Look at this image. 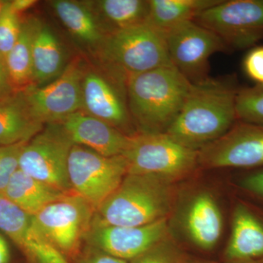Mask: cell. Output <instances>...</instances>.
<instances>
[{
	"instance_id": "33",
	"label": "cell",
	"mask_w": 263,
	"mask_h": 263,
	"mask_svg": "<svg viewBox=\"0 0 263 263\" xmlns=\"http://www.w3.org/2000/svg\"><path fill=\"white\" fill-rule=\"evenodd\" d=\"M15 92L10 86L4 60L0 58V96Z\"/></svg>"
},
{
	"instance_id": "2",
	"label": "cell",
	"mask_w": 263,
	"mask_h": 263,
	"mask_svg": "<svg viewBox=\"0 0 263 263\" xmlns=\"http://www.w3.org/2000/svg\"><path fill=\"white\" fill-rule=\"evenodd\" d=\"M191 86L172 65L129 76L128 107L139 133H165L181 111Z\"/></svg>"
},
{
	"instance_id": "10",
	"label": "cell",
	"mask_w": 263,
	"mask_h": 263,
	"mask_svg": "<svg viewBox=\"0 0 263 263\" xmlns=\"http://www.w3.org/2000/svg\"><path fill=\"white\" fill-rule=\"evenodd\" d=\"M85 70L82 59L75 57L55 80L22 91L33 118L44 125L60 123L71 114L83 110Z\"/></svg>"
},
{
	"instance_id": "30",
	"label": "cell",
	"mask_w": 263,
	"mask_h": 263,
	"mask_svg": "<svg viewBox=\"0 0 263 263\" xmlns=\"http://www.w3.org/2000/svg\"><path fill=\"white\" fill-rule=\"evenodd\" d=\"M242 66L249 79L257 86H263V46H256L249 49Z\"/></svg>"
},
{
	"instance_id": "27",
	"label": "cell",
	"mask_w": 263,
	"mask_h": 263,
	"mask_svg": "<svg viewBox=\"0 0 263 263\" xmlns=\"http://www.w3.org/2000/svg\"><path fill=\"white\" fill-rule=\"evenodd\" d=\"M21 26L20 15L12 9L8 1L0 18V58L4 62L18 41Z\"/></svg>"
},
{
	"instance_id": "34",
	"label": "cell",
	"mask_w": 263,
	"mask_h": 263,
	"mask_svg": "<svg viewBox=\"0 0 263 263\" xmlns=\"http://www.w3.org/2000/svg\"><path fill=\"white\" fill-rule=\"evenodd\" d=\"M37 3L35 0H14L10 1V6L12 9L20 15L21 13L32 8Z\"/></svg>"
},
{
	"instance_id": "29",
	"label": "cell",
	"mask_w": 263,
	"mask_h": 263,
	"mask_svg": "<svg viewBox=\"0 0 263 263\" xmlns=\"http://www.w3.org/2000/svg\"><path fill=\"white\" fill-rule=\"evenodd\" d=\"M29 141L0 146V195L4 193L10 178L19 168L21 152Z\"/></svg>"
},
{
	"instance_id": "15",
	"label": "cell",
	"mask_w": 263,
	"mask_h": 263,
	"mask_svg": "<svg viewBox=\"0 0 263 263\" xmlns=\"http://www.w3.org/2000/svg\"><path fill=\"white\" fill-rule=\"evenodd\" d=\"M0 230L23 250L31 263H70L40 231L32 216L14 204L0 209Z\"/></svg>"
},
{
	"instance_id": "38",
	"label": "cell",
	"mask_w": 263,
	"mask_h": 263,
	"mask_svg": "<svg viewBox=\"0 0 263 263\" xmlns=\"http://www.w3.org/2000/svg\"><path fill=\"white\" fill-rule=\"evenodd\" d=\"M226 263H263V260L240 261V262H232Z\"/></svg>"
},
{
	"instance_id": "37",
	"label": "cell",
	"mask_w": 263,
	"mask_h": 263,
	"mask_svg": "<svg viewBox=\"0 0 263 263\" xmlns=\"http://www.w3.org/2000/svg\"><path fill=\"white\" fill-rule=\"evenodd\" d=\"M8 1H4V0H0V18H1L2 13H3V9H4L5 5H6Z\"/></svg>"
},
{
	"instance_id": "6",
	"label": "cell",
	"mask_w": 263,
	"mask_h": 263,
	"mask_svg": "<svg viewBox=\"0 0 263 263\" xmlns=\"http://www.w3.org/2000/svg\"><path fill=\"white\" fill-rule=\"evenodd\" d=\"M72 146L73 143L61 124H46L24 146L19 157V169L60 191L72 193L68 175Z\"/></svg>"
},
{
	"instance_id": "13",
	"label": "cell",
	"mask_w": 263,
	"mask_h": 263,
	"mask_svg": "<svg viewBox=\"0 0 263 263\" xmlns=\"http://www.w3.org/2000/svg\"><path fill=\"white\" fill-rule=\"evenodd\" d=\"M198 163L209 168L263 167V126L237 121L224 136L199 151Z\"/></svg>"
},
{
	"instance_id": "1",
	"label": "cell",
	"mask_w": 263,
	"mask_h": 263,
	"mask_svg": "<svg viewBox=\"0 0 263 263\" xmlns=\"http://www.w3.org/2000/svg\"><path fill=\"white\" fill-rule=\"evenodd\" d=\"M235 79L208 77L192 84L181 111L166 134L199 152L224 136L238 121Z\"/></svg>"
},
{
	"instance_id": "35",
	"label": "cell",
	"mask_w": 263,
	"mask_h": 263,
	"mask_svg": "<svg viewBox=\"0 0 263 263\" xmlns=\"http://www.w3.org/2000/svg\"><path fill=\"white\" fill-rule=\"evenodd\" d=\"M10 259L9 248L5 238L0 235V263H8Z\"/></svg>"
},
{
	"instance_id": "32",
	"label": "cell",
	"mask_w": 263,
	"mask_h": 263,
	"mask_svg": "<svg viewBox=\"0 0 263 263\" xmlns=\"http://www.w3.org/2000/svg\"><path fill=\"white\" fill-rule=\"evenodd\" d=\"M79 263H129V262L92 248L90 252L81 257Z\"/></svg>"
},
{
	"instance_id": "14",
	"label": "cell",
	"mask_w": 263,
	"mask_h": 263,
	"mask_svg": "<svg viewBox=\"0 0 263 263\" xmlns=\"http://www.w3.org/2000/svg\"><path fill=\"white\" fill-rule=\"evenodd\" d=\"M167 218L136 227L91 226L86 238L92 248L133 260L167 238Z\"/></svg>"
},
{
	"instance_id": "36",
	"label": "cell",
	"mask_w": 263,
	"mask_h": 263,
	"mask_svg": "<svg viewBox=\"0 0 263 263\" xmlns=\"http://www.w3.org/2000/svg\"><path fill=\"white\" fill-rule=\"evenodd\" d=\"M182 263H216L214 262H211V261L205 260H186L183 259Z\"/></svg>"
},
{
	"instance_id": "8",
	"label": "cell",
	"mask_w": 263,
	"mask_h": 263,
	"mask_svg": "<svg viewBox=\"0 0 263 263\" xmlns=\"http://www.w3.org/2000/svg\"><path fill=\"white\" fill-rule=\"evenodd\" d=\"M194 21L215 33L228 50L251 49L263 40V0H220Z\"/></svg>"
},
{
	"instance_id": "22",
	"label": "cell",
	"mask_w": 263,
	"mask_h": 263,
	"mask_svg": "<svg viewBox=\"0 0 263 263\" xmlns=\"http://www.w3.org/2000/svg\"><path fill=\"white\" fill-rule=\"evenodd\" d=\"M67 194L34 179L18 168L10 178L3 195L23 212L34 216Z\"/></svg>"
},
{
	"instance_id": "26",
	"label": "cell",
	"mask_w": 263,
	"mask_h": 263,
	"mask_svg": "<svg viewBox=\"0 0 263 263\" xmlns=\"http://www.w3.org/2000/svg\"><path fill=\"white\" fill-rule=\"evenodd\" d=\"M236 114L238 121L263 126V86L240 88Z\"/></svg>"
},
{
	"instance_id": "20",
	"label": "cell",
	"mask_w": 263,
	"mask_h": 263,
	"mask_svg": "<svg viewBox=\"0 0 263 263\" xmlns=\"http://www.w3.org/2000/svg\"><path fill=\"white\" fill-rule=\"evenodd\" d=\"M43 128L29 111L22 92L0 96V146L30 141Z\"/></svg>"
},
{
	"instance_id": "24",
	"label": "cell",
	"mask_w": 263,
	"mask_h": 263,
	"mask_svg": "<svg viewBox=\"0 0 263 263\" xmlns=\"http://www.w3.org/2000/svg\"><path fill=\"white\" fill-rule=\"evenodd\" d=\"M39 19H22L20 34L5 60L10 86L15 92H22L34 86L32 71V41Z\"/></svg>"
},
{
	"instance_id": "16",
	"label": "cell",
	"mask_w": 263,
	"mask_h": 263,
	"mask_svg": "<svg viewBox=\"0 0 263 263\" xmlns=\"http://www.w3.org/2000/svg\"><path fill=\"white\" fill-rule=\"evenodd\" d=\"M59 124L73 144L86 147L105 157L122 155L133 136L83 110L71 114Z\"/></svg>"
},
{
	"instance_id": "12",
	"label": "cell",
	"mask_w": 263,
	"mask_h": 263,
	"mask_svg": "<svg viewBox=\"0 0 263 263\" xmlns=\"http://www.w3.org/2000/svg\"><path fill=\"white\" fill-rule=\"evenodd\" d=\"M165 37L171 63L192 84L207 79L213 54L228 50L219 36L194 20L173 27Z\"/></svg>"
},
{
	"instance_id": "18",
	"label": "cell",
	"mask_w": 263,
	"mask_h": 263,
	"mask_svg": "<svg viewBox=\"0 0 263 263\" xmlns=\"http://www.w3.org/2000/svg\"><path fill=\"white\" fill-rule=\"evenodd\" d=\"M184 227L189 238L202 250L217 245L223 229L220 208L211 194H197L189 202L184 214Z\"/></svg>"
},
{
	"instance_id": "23",
	"label": "cell",
	"mask_w": 263,
	"mask_h": 263,
	"mask_svg": "<svg viewBox=\"0 0 263 263\" xmlns=\"http://www.w3.org/2000/svg\"><path fill=\"white\" fill-rule=\"evenodd\" d=\"M107 34L147 22L149 1L100 0L86 1Z\"/></svg>"
},
{
	"instance_id": "5",
	"label": "cell",
	"mask_w": 263,
	"mask_h": 263,
	"mask_svg": "<svg viewBox=\"0 0 263 263\" xmlns=\"http://www.w3.org/2000/svg\"><path fill=\"white\" fill-rule=\"evenodd\" d=\"M122 156L127 174L149 175L172 183L199 165L198 152L182 146L166 133H137Z\"/></svg>"
},
{
	"instance_id": "7",
	"label": "cell",
	"mask_w": 263,
	"mask_h": 263,
	"mask_svg": "<svg viewBox=\"0 0 263 263\" xmlns=\"http://www.w3.org/2000/svg\"><path fill=\"white\" fill-rule=\"evenodd\" d=\"M127 174V162L122 155L105 157L76 144L71 148L68 160L71 187L95 212L117 190Z\"/></svg>"
},
{
	"instance_id": "21",
	"label": "cell",
	"mask_w": 263,
	"mask_h": 263,
	"mask_svg": "<svg viewBox=\"0 0 263 263\" xmlns=\"http://www.w3.org/2000/svg\"><path fill=\"white\" fill-rule=\"evenodd\" d=\"M32 53L33 86H43L55 80L67 65L60 40L40 20L33 37Z\"/></svg>"
},
{
	"instance_id": "9",
	"label": "cell",
	"mask_w": 263,
	"mask_h": 263,
	"mask_svg": "<svg viewBox=\"0 0 263 263\" xmlns=\"http://www.w3.org/2000/svg\"><path fill=\"white\" fill-rule=\"evenodd\" d=\"M95 210L75 193L67 194L32 216L40 231L67 259L80 252L86 238Z\"/></svg>"
},
{
	"instance_id": "17",
	"label": "cell",
	"mask_w": 263,
	"mask_h": 263,
	"mask_svg": "<svg viewBox=\"0 0 263 263\" xmlns=\"http://www.w3.org/2000/svg\"><path fill=\"white\" fill-rule=\"evenodd\" d=\"M231 234L224 251L227 262L263 260V215L245 202L235 205Z\"/></svg>"
},
{
	"instance_id": "25",
	"label": "cell",
	"mask_w": 263,
	"mask_h": 263,
	"mask_svg": "<svg viewBox=\"0 0 263 263\" xmlns=\"http://www.w3.org/2000/svg\"><path fill=\"white\" fill-rule=\"evenodd\" d=\"M149 15L147 22L164 33L173 27L193 21L203 10L220 0H148Z\"/></svg>"
},
{
	"instance_id": "3",
	"label": "cell",
	"mask_w": 263,
	"mask_h": 263,
	"mask_svg": "<svg viewBox=\"0 0 263 263\" xmlns=\"http://www.w3.org/2000/svg\"><path fill=\"white\" fill-rule=\"evenodd\" d=\"M174 183L149 175L127 174L95 211L91 226L136 227L167 218Z\"/></svg>"
},
{
	"instance_id": "19",
	"label": "cell",
	"mask_w": 263,
	"mask_h": 263,
	"mask_svg": "<svg viewBox=\"0 0 263 263\" xmlns=\"http://www.w3.org/2000/svg\"><path fill=\"white\" fill-rule=\"evenodd\" d=\"M50 5L71 35L97 53L107 34L87 2L53 0Z\"/></svg>"
},
{
	"instance_id": "28",
	"label": "cell",
	"mask_w": 263,
	"mask_h": 263,
	"mask_svg": "<svg viewBox=\"0 0 263 263\" xmlns=\"http://www.w3.org/2000/svg\"><path fill=\"white\" fill-rule=\"evenodd\" d=\"M183 259L176 246L167 238L129 263H182Z\"/></svg>"
},
{
	"instance_id": "4",
	"label": "cell",
	"mask_w": 263,
	"mask_h": 263,
	"mask_svg": "<svg viewBox=\"0 0 263 263\" xmlns=\"http://www.w3.org/2000/svg\"><path fill=\"white\" fill-rule=\"evenodd\" d=\"M96 53L104 66L119 71L127 79L172 65L165 33L148 22L107 34Z\"/></svg>"
},
{
	"instance_id": "31",
	"label": "cell",
	"mask_w": 263,
	"mask_h": 263,
	"mask_svg": "<svg viewBox=\"0 0 263 263\" xmlns=\"http://www.w3.org/2000/svg\"><path fill=\"white\" fill-rule=\"evenodd\" d=\"M238 186L251 196L263 202V167L251 170L238 180Z\"/></svg>"
},
{
	"instance_id": "11",
	"label": "cell",
	"mask_w": 263,
	"mask_h": 263,
	"mask_svg": "<svg viewBox=\"0 0 263 263\" xmlns=\"http://www.w3.org/2000/svg\"><path fill=\"white\" fill-rule=\"evenodd\" d=\"M100 71L86 67L82 81L83 111L133 136V120L128 107L127 78L105 67Z\"/></svg>"
}]
</instances>
